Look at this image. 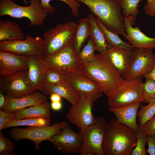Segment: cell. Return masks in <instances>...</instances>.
I'll list each match as a JSON object with an SVG mask.
<instances>
[{
    "instance_id": "1",
    "label": "cell",
    "mask_w": 155,
    "mask_h": 155,
    "mask_svg": "<svg viewBox=\"0 0 155 155\" xmlns=\"http://www.w3.org/2000/svg\"><path fill=\"white\" fill-rule=\"evenodd\" d=\"M81 75L98 85L106 96L124 80L106 54L95 55L92 60L81 64Z\"/></svg>"
},
{
    "instance_id": "2",
    "label": "cell",
    "mask_w": 155,
    "mask_h": 155,
    "mask_svg": "<svg viewBox=\"0 0 155 155\" xmlns=\"http://www.w3.org/2000/svg\"><path fill=\"white\" fill-rule=\"evenodd\" d=\"M136 133L115 119L108 122L102 149L104 155H129L137 144Z\"/></svg>"
},
{
    "instance_id": "3",
    "label": "cell",
    "mask_w": 155,
    "mask_h": 155,
    "mask_svg": "<svg viewBox=\"0 0 155 155\" xmlns=\"http://www.w3.org/2000/svg\"><path fill=\"white\" fill-rule=\"evenodd\" d=\"M86 5L95 17L111 31L126 35L121 0H76Z\"/></svg>"
},
{
    "instance_id": "4",
    "label": "cell",
    "mask_w": 155,
    "mask_h": 155,
    "mask_svg": "<svg viewBox=\"0 0 155 155\" xmlns=\"http://www.w3.org/2000/svg\"><path fill=\"white\" fill-rule=\"evenodd\" d=\"M77 24L73 22L59 23L44 32L42 57L51 56L74 42Z\"/></svg>"
},
{
    "instance_id": "5",
    "label": "cell",
    "mask_w": 155,
    "mask_h": 155,
    "mask_svg": "<svg viewBox=\"0 0 155 155\" xmlns=\"http://www.w3.org/2000/svg\"><path fill=\"white\" fill-rule=\"evenodd\" d=\"M30 5L23 6L16 4L13 0H0V16L8 15L12 18H26L30 25L39 27L43 25L47 13L39 0H30Z\"/></svg>"
},
{
    "instance_id": "6",
    "label": "cell",
    "mask_w": 155,
    "mask_h": 155,
    "mask_svg": "<svg viewBox=\"0 0 155 155\" xmlns=\"http://www.w3.org/2000/svg\"><path fill=\"white\" fill-rule=\"evenodd\" d=\"M143 83L142 76L124 80L107 96L109 106L121 107L138 102H143L141 92Z\"/></svg>"
},
{
    "instance_id": "7",
    "label": "cell",
    "mask_w": 155,
    "mask_h": 155,
    "mask_svg": "<svg viewBox=\"0 0 155 155\" xmlns=\"http://www.w3.org/2000/svg\"><path fill=\"white\" fill-rule=\"evenodd\" d=\"M67 124L66 121H63L47 126H28L26 128L16 127L11 130L10 135L16 141L29 140L35 143V149L39 150L41 142L46 140L51 142V137L60 133Z\"/></svg>"
},
{
    "instance_id": "8",
    "label": "cell",
    "mask_w": 155,
    "mask_h": 155,
    "mask_svg": "<svg viewBox=\"0 0 155 155\" xmlns=\"http://www.w3.org/2000/svg\"><path fill=\"white\" fill-rule=\"evenodd\" d=\"M108 122L103 117L96 118L92 125L79 131L82 136L84 144L81 155H104L102 143Z\"/></svg>"
},
{
    "instance_id": "9",
    "label": "cell",
    "mask_w": 155,
    "mask_h": 155,
    "mask_svg": "<svg viewBox=\"0 0 155 155\" xmlns=\"http://www.w3.org/2000/svg\"><path fill=\"white\" fill-rule=\"evenodd\" d=\"M46 69L58 71L63 74L73 73L81 75V63L74 49V42L53 55L43 57Z\"/></svg>"
},
{
    "instance_id": "10",
    "label": "cell",
    "mask_w": 155,
    "mask_h": 155,
    "mask_svg": "<svg viewBox=\"0 0 155 155\" xmlns=\"http://www.w3.org/2000/svg\"><path fill=\"white\" fill-rule=\"evenodd\" d=\"M94 102L90 98L82 96L78 103L72 105L65 118L80 130L84 129L95 122L96 118L92 112Z\"/></svg>"
},
{
    "instance_id": "11",
    "label": "cell",
    "mask_w": 155,
    "mask_h": 155,
    "mask_svg": "<svg viewBox=\"0 0 155 155\" xmlns=\"http://www.w3.org/2000/svg\"><path fill=\"white\" fill-rule=\"evenodd\" d=\"M28 73V69L13 75L0 76V87L6 94L15 98H20L34 93L37 90L29 82Z\"/></svg>"
},
{
    "instance_id": "12",
    "label": "cell",
    "mask_w": 155,
    "mask_h": 155,
    "mask_svg": "<svg viewBox=\"0 0 155 155\" xmlns=\"http://www.w3.org/2000/svg\"><path fill=\"white\" fill-rule=\"evenodd\" d=\"M43 39L41 36L26 35L24 40H6L0 41V51L28 56H42Z\"/></svg>"
},
{
    "instance_id": "13",
    "label": "cell",
    "mask_w": 155,
    "mask_h": 155,
    "mask_svg": "<svg viewBox=\"0 0 155 155\" xmlns=\"http://www.w3.org/2000/svg\"><path fill=\"white\" fill-rule=\"evenodd\" d=\"M133 59L127 73L123 78L129 79L139 76L144 77L152 71L155 63V56L152 49H134Z\"/></svg>"
},
{
    "instance_id": "14",
    "label": "cell",
    "mask_w": 155,
    "mask_h": 155,
    "mask_svg": "<svg viewBox=\"0 0 155 155\" xmlns=\"http://www.w3.org/2000/svg\"><path fill=\"white\" fill-rule=\"evenodd\" d=\"M51 142L62 153H79L84 144V139L79 133H76L67 124L61 133L51 137Z\"/></svg>"
},
{
    "instance_id": "15",
    "label": "cell",
    "mask_w": 155,
    "mask_h": 155,
    "mask_svg": "<svg viewBox=\"0 0 155 155\" xmlns=\"http://www.w3.org/2000/svg\"><path fill=\"white\" fill-rule=\"evenodd\" d=\"M64 80L79 96H85L95 101L102 96L100 86L97 84L78 74H63Z\"/></svg>"
},
{
    "instance_id": "16",
    "label": "cell",
    "mask_w": 155,
    "mask_h": 155,
    "mask_svg": "<svg viewBox=\"0 0 155 155\" xmlns=\"http://www.w3.org/2000/svg\"><path fill=\"white\" fill-rule=\"evenodd\" d=\"M28 56L0 51V75H13L28 69Z\"/></svg>"
},
{
    "instance_id": "17",
    "label": "cell",
    "mask_w": 155,
    "mask_h": 155,
    "mask_svg": "<svg viewBox=\"0 0 155 155\" xmlns=\"http://www.w3.org/2000/svg\"><path fill=\"white\" fill-rule=\"evenodd\" d=\"M135 18L131 16L123 17L126 33L125 38L135 48L155 49V38L145 35L138 26L133 27Z\"/></svg>"
},
{
    "instance_id": "18",
    "label": "cell",
    "mask_w": 155,
    "mask_h": 155,
    "mask_svg": "<svg viewBox=\"0 0 155 155\" xmlns=\"http://www.w3.org/2000/svg\"><path fill=\"white\" fill-rule=\"evenodd\" d=\"M28 80L32 87L42 92L45 86L44 75L46 67L42 56L34 55L28 58Z\"/></svg>"
},
{
    "instance_id": "19",
    "label": "cell",
    "mask_w": 155,
    "mask_h": 155,
    "mask_svg": "<svg viewBox=\"0 0 155 155\" xmlns=\"http://www.w3.org/2000/svg\"><path fill=\"white\" fill-rule=\"evenodd\" d=\"M5 98V103L2 110L7 113L12 112L47 100V97L44 94L37 91L18 98L6 94Z\"/></svg>"
},
{
    "instance_id": "20",
    "label": "cell",
    "mask_w": 155,
    "mask_h": 155,
    "mask_svg": "<svg viewBox=\"0 0 155 155\" xmlns=\"http://www.w3.org/2000/svg\"><path fill=\"white\" fill-rule=\"evenodd\" d=\"M134 53V49L124 50L115 47H111L105 54L123 78L132 62Z\"/></svg>"
},
{
    "instance_id": "21",
    "label": "cell",
    "mask_w": 155,
    "mask_h": 155,
    "mask_svg": "<svg viewBox=\"0 0 155 155\" xmlns=\"http://www.w3.org/2000/svg\"><path fill=\"white\" fill-rule=\"evenodd\" d=\"M142 104V102H138L123 107H109L108 110L115 114L118 122L128 126L137 133L138 125L136 122V116L138 109Z\"/></svg>"
},
{
    "instance_id": "22",
    "label": "cell",
    "mask_w": 155,
    "mask_h": 155,
    "mask_svg": "<svg viewBox=\"0 0 155 155\" xmlns=\"http://www.w3.org/2000/svg\"><path fill=\"white\" fill-rule=\"evenodd\" d=\"M51 106L47 100L42 103L13 112V119H22L30 118H50Z\"/></svg>"
},
{
    "instance_id": "23",
    "label": "cell",
    "mask_w": 155,
    "mask_h": 155,
    "mask_svg": "<svg viewBox=\"0 0 155 155\" xmlns=\"http://www.w3.org/2000/svg\"><path fill=\"white\" fill-rule=\"evenodd\" d=\"M89 22L92 38L96 51L99 53L105 54L111 48L106 41L103 33L96 21V17L92 14H89L87 17Z\"/></svg>"
},
{
    "instance_id": "24",
    "label": "cell",
    "mask_w": 155,
    "mask_h": 155,
    "mask_svg": "<svg viewBox=\"0 0 155 155\" xmlns=\"http://www.w3.org/2000/svg\"><path fill=\"white\" fill-rule=\"evenodd\" d=\"M24 34L19 26L9 19H0V41L23 39Z\"/></svg>"
},
{
    "instance_id": "25",
    "label": "cell",
    "mask_w": 155,
    "mask_h": 155,
    "mask_svg": "<svg viewBox=\"0 0 155 155\" xmlns=\"http://www.w3.org/2000/svg\"><path fill=\"white\" fill-rule=\"evenodd\" d=\"M42 92L47 95L52 94H57L69 101L72 105L78 103L80 99L77 94L66 82L63 85H46Z\"/></svg>"
},
{
    "instance_id": "26",
    "label": "cell",
    "mask_w": 155,
    "mask_h": 155,
    "mask_svg": "<svg viewBox=\"0 0 155 155\" xmlns=\"http://www.w3.org/2000/svg\"><path fill=\"white\" fill-rule=\"evenodd\" d=\"M91 34L90 26L88 19L87 18H81L77 24L74 41V49L77 55Z\"/></svg>"
},
{
    "instance_id": "27",
    "label": "cell",
    "mask_w": 155,
    "mask_h": 155,
    "mask_svg": "<svg viewBox=\"0 0 155 155\" xmlns=\"http://www.w3.org/2000/svg\"><path fill=\"white\" fill-rule=\"evenodd\" d=\"M96 21L101 28L105 40L111 47H115L124 50H132L134 47L129 42H126L122 40L118 34L111 31L106 28L98 18Z\"/></svg>"
},
{
    "instance_id": "28",
    "label": "cell",
    "mask_w": 155,
    "mask_h": 155,
    "mask_svg": "<svg viewBox=\"0 0 155 155\" xmlns=\"http://www.w3.org/2000/svg\"><path fill=\"white\" fill-rule=\"evenodd\" d=\"M50 118H30L22 119H13L8 121L3 129L12 127L26 126H47L50 125Z\"/></svg>"
},
{
    "instance_id": "29",
    "label": "cell",
    "mask_w": 155,
    "mask_h": 155,
    "mask_svg": "<svg viewBox=\"0 0 155 155\" xmlns=\"http://www.w3.org/2000/svg\"><path fill=\"white\" fill-rule=\"evenodd\" d=\"M155 115V100H152L147 105L142 104L137 114L139 123L138 126L142 128Z\"/></svg>"
},
{
    "instance_id": "30",
    "label": "cell",
    "mask_w": 155,
    "mask_h": 155,
    "mask_svg": "<svg viewBox=\"0 0 155 155\" xmlns=\"http://www.w3.org/2000/svg\"><path fill=\"white\" fill-rule=\"evenodd\" d=\"M96 51L94 42L90 36L88 39L87 43L80 51L77 57L81 64L93 60L95 55Z\"/></svg>"
},
{
    "instance_id": "31",
    "label": "cell",
    "mask_w": 155,
    "mask_h": 155,
    "mask_svg": "<svg viewBox=\"0 0 155 155\" xmlns=\"http://www.w3.org/2000/svg\"><path fill=\"white\" fill-rule=\"evenodd\" d=\"M52 0H40V3L47 14H52L55 12V8L50 4ZM63 1L67 4L71 9L72 14L75 17L78 16L80 4L76 0H59Z\"/></svg>"
},
{
    "instance_id": "32",
    "label": "cell",
    "mask_w": 155,
    "mask_h": 155,
    "mask_svg": "<svg viewBox=\"0 0 155 155\" xmlns=\"http://www.w3.org/2000/svg\"><path fill=\"white\" fill-rule=\"evenodd\" d=\"M44 81L45 86L63 85L66 82L63 73L55 70L48 69L45 72Z\"/></svg>"
},
{
    "instance_id": "33",
    "label": "cell",
    "mask_w": 155,
    "mask_h": 155,
    "mask_svg": "<svg viewBox=\"0 0 155 155\" xmlns=\"http://www.w3.org/2000/svg\"><path fill=\"white\" fill-rule=\"evenodd\" d=\"M142 0H121L120 3L125 17L131 16L135 18L139 10L138 4Z\"/></svg>"
},
{
    "instance_id": "34",
    "label": "cell",
    "mask_w": 155,
    "mask_h": 155,
    "mask_svg": "<svg viewBox=\"0 0 155 155\" xmlns=\"http://www.w3.org/2000/svg\"><path fill=\"white\" fill-rule=\"evenodd\" d=\"M147 135L143 132L142 128L138 126L136 133L137 144L131 153V155H146L147 152L145 147L147 142Z\"/></svg>"
},
{
    "instance_id": "35",
    "label": "cell",
    "mask_w": 155,
    "mask_h": 155,
    "mask_svg": "<svg viewBox=\"0 0 155 155\" xmlns=\"http://www.w3.org/2000/svg\"><path fill=\"white\" fill-rule=\"evenodd\" d=\"M146 79L145 82L142 85V95L143 102L148 103L152 100L155 92V81L149 78Z\"/></svg>"
},
{
    "instance_id": "36",
    "label": "cell",
    "mask_w": 155,
    "mask_h": 155,
    "mask_svg": "<svg viewBox=\"0 0 155 155\" xmlns=\"http://www.w3.org/2000/svg\"><path fill=\"white\" fill-rule=\"evenodd\" d=\"M13 144L9 139L5 137L0 131V155H9L13 154Z\"/></svg>"
},
{
    "instance_id": "37",
    "label": "cell",
    "mask_w": 155,
    "mask_h": 155,
    "mask_svg": "<svg viewBox=\"0 0 155 155\" xmlns=\"http://www.w3.org/2000/svg\"><path fill=\"white\" fill-rule=\"evenodd\" d=\"M144 133L148 135L155 134V115L142 128Z\"/></svg>"
},
{
    "instance_id": "38",
    "label": "cell",
    "mask_w": 155,
    "mask_h": 155,
    "mask_svg": "<svg viewBox=\"0 0 155 155\" xmlns=\"http://www.w3.org/2000/svg\"><path fill=\"white\" fill-rule=\"evenodd\" d=\"M14 112L7 113L2 110L0 111V131L3 129L5 124L9 121L14 119Z\"/></svg>"
},
{
    "instance_id": "39",
    "label": "cell",
    "mask_w": 155,
    "mask_h": 155,
    "mask_svg": "<svg viewBox=\"0 0 155 155\" xmlns=\"http://www.w3.org/2000/svg\"><path fill=\"white\" fill-rule=\"evenodd\" d=\"M147 142L148 148L146 151L150 155H155V137L154 135H147Z\"/></svg>"
},
{
    "instance_id": "40",
    "label": "cell",
    "mask_w": 155,
    "mask_h": 155,
    "mask_svg": "<svg viewBox=\"0 0 155 155\" xmlns=\"http://www.w3.org/2000/svg\"><path fill=\"white\" fill-rule=\"evenodd\" d=\"M144 9L147 15L151 17L155 16V0L147 3L144 7Z\"/></svg>"
},
{
    "instance_id": "41",
    "label": "cell",
    "mask_w": 155,
    "mask_h": 155,
    "mask_svg": "<svg viewBox=\"0 0 155 155\" xmlns=\"http://www.w3.org/2000/svg\"><path fill=\"white\" fill-rule=\"evenodd\" d=\"M0 110H2L5 102V96L3 94L4 91L1 87H0Z\"/></svg>"
},
{
    "instance_id": "42",
    "label": "cell",
    "mask_w": 155,
    "mask_h": 155,
    "mask_svg": "<svg viewBox=\"0 0 155 155\" xmlns=\"http://www.w3.org/2000/svg\"><path fill=\"white\" fill-rule=\"evenodd\" d=\"M50 106L52 109L55 111L61 110L62 107L61 101L51 102Z\"/></svg>"
},
{
    "instance_id": "43",
    "label": "cell",
    "mask_w": 155,
    "mask_h": 155,
    "mask_svg": "<svg viewBox=\"0 0 155 155\" xmlns=\"http://www.w3.org/2000/svg\"><path fill=\"white\" fill-rule=\"evenodd\" d=\"M50 96V99L51 102L61 101L62 97L57 94H52Z\"/></svg>"
},
{
    "instance_id": "44",
    "label": "cell",
    "mask_w": 155,
    "mask_h": 155,
    "mask_svg": "<svg viewBox=\"0 0 155 155\" xmlns=\"http://www.w3.org/2000/svg\"><path fill=\"white\" fill-rule=\"evenodd\" d=\"M154 55L155 56V53ZM144 78H150L155 81V63L154 66L150 74L145 76Z\"/></svg>"
},
{
    "instance_id": "45",
    "label": "cell",
    "mask_w": 155,
    "mask_h": 155,
    "mask_svg": "<svg viewBox=\"0 0 155 155\" xmlns=\"http://www.w3.org/2000/svg\"><path fill=\"white\" fill-rule=\"evenodd\" d=\"M153 0H147V3H150Z\"/></svg>"
},
{
    "instance_id": "46",
    "label": "cell",
    "mask_w": 155,
    "mask_h": 155,
    "mask_svg": "<svg viewBox=\"0 0 155 155\" xmlns=\"http://www.w3.org/2000/svg\"><path fill=\"white\" fill-rule=\"evenodd\" d=\"M152 100H155V92L153 95Z\"/></svg>"
},
{
    "instance_id": "47",
    "label": "cell",
    "mask_w": 155,
    "mask_h": 155,
    "mask_svg": "<svg viewBox=\"0 0 155 155\" xmlns=\"http://www.w3.org/2000/svg\"><path fill=\"white\" fill-rule=\"evenodd\" d=\"M24 3H27V1L25 0H23Z\"/></svg>"
},
{
    "instance_id": "48",
    "label": "cell",
    "mask_w": 155,
    "mask_h": 155,
    "mask_svg": "<svg viewBox=\"0 0 155 155\" xmlns=\"http://www.w3.org/2000/svg\"><path fill=\"white\" fill-rule=\"evenodd\" d=\"M154 137H155V134H154Z\"/></svg>"
}]
</instances>
